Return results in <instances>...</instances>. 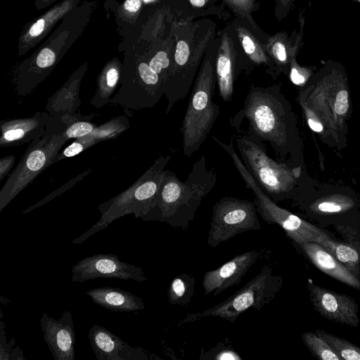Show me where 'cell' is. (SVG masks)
<instances>
[{
	"label": "cell",
	"mask_w": 360,
	"mask_h": 360,
	"mask_svg": "<svg viewBox=\"0 0 360 360\" xmlns=\"http://www.w3.org/2000/svg\"><path fill=\"white\" fill-rule=\"evenodd\" d=\"M233 138L247 170L271 199L276 202L294 193L297 179L293 168L272 159L266 153L264 143L255 141L245 134Z\"/></svg>",
	"instance_id": "obj_6"
},
{
	"label": "cell",
	"mask_w": 360,
	"mask_h": 360,
	"mask_svg": "<svg viewBox=\"0 0 360 360\" xmlns=\"http://www.w3.org/2000/svg\"><path fill=\"white\" fill-rule=\"evenodd\" d=\"M94 114L84 115L75 120L64 131L63 134L69 140L83 137L92 132L98 126L91 122Z\"/></svg>",
	"instance_id": "obj_31"
},
{
	"label": "cell",
	"mask_w": 360,
	"mask_h": 360,
	"mask_svg": "<svg viewBox=\"0 0 360 360\" xmlns=\"http://www.w3.org/2000/svg\"><path fill=\"white\" fill-rule=\"evenodd\" d=\"M165 93V82L148 63L141 62L135 71L124 73L121 87L109 104L131 110L151 108L158 103Z\"/></svg>",
	"instance_id": "obj_10"
},
{
	"label": "cell",
	"mask_w": 360,
	"mask_h": 360,
	"mask_svg": "<svg viewBox=\"0 0 360 360\" xmlns=\"http://www.w3.org/2000/svg\"><path fill=\"white\" fill-rule=\"evenodd\" d=\"M226 342H219L214 347L204 352L201 349L200 359L238 360L242 357Z\"/></svg>",
	"instance_id": "obj_32"
},
{
	"label": "cell",
	"mask_w": 360,
	"mask_h": 360,
	"mask_svg": "<svg viewBox=\"0 0 360 360\" xmlns=\"http://www.w3.org/2000/svg\"><path fill=\"white\" fill-rule=\"evenodd\" d=\"M68 141L63 133L51 134L45 131L41 137L30 142L0 191V212L40 173L53 164L54 158Z\"/></svg>",
	"instance_id": "obj_8"
},
{
	"label": "cell",
	"mask_w": 360,
	"mask_h": 360,
	"mask_svg": "<svg viewBox=\"0 0 360 360\" xmlns=\"http://www.w3.org/2000/svg\"><path fill=\"white\" fill-rule=\"evenodd\" d=\"M145 1H150V0H144Z\"/></svg>",
	"instance_id": "obj_43"
},
{
	"label": "cell",
	"mask_w": 360,
	"mask_h": 360,
	"mask_svg": "<svg viewBox=\"0 0 360 360\" xmlns=\"http://www.w3.org/2000/svg\"><path fill=\"white\" fill-rule=\"evenodd\" d=\"M318 244L323 246L334 257L347 266L351 272L354 270L358 272L359 257L354 248L336 242L328 236Z\"/></svg>",
	"instance_id": "obj_27"
},
{
	"label": "cell",
	"mask_w": 360,
	"mask_h": 360,
	"mask_svg": "<svg viewBox=\"0 0 360 360\" xmlns=\"http://www.w3.org/2000/svg\"><path fill=\"white\" fill-rule=\"evenodd\" d=\"M236 15L241 18H250V14L259 7L258 0H223Z\"/></svg>",
	"instance_id": "obj_35"
},
{
	"label": "cell",
	"mask_w": 360,
	"mask_h": 360,
	"mask_svg": "<svg viewBox=\"0 0 360 360\" xmlns=\"http://www.w3.org/2000/svg\"><path fill=\"white\" fill-rule=\"evenodd\" d=\"M354 200L345 195L335 194L324 196L311 204L309 209L318 214L342 213L352 209Z\"/></svg>",
	"instance_id": "obj_26"
},
{
	"label": "cell",
	"mask_w": 360,
	"mask_h": 360,
	"mask_svg": "<svg viewBox=\"0 0 360 360\" xmlns=\"http://www.w3.org/2000/svg\"><path fill=\"white\" fill-rule=\"evenodd\" d=\"M290 79L295 85L302 86L307 79V74L300 67L292 65L290 68Z\"/></svg>",
	"instance_id": "obj_38"
},
{
	"label": "cell",
	"mask_w": 360,
	"mask_h": 360,
	"mask_svg": "<svg viewBox=\"0 0 360 360\" xmlns=\"http://www.w3.org/2000/svg\"><path fill=\"white\" fill-rule=\"evenodd\" d=\"M265 46L278 74L280 71L283 70V67L287 63L288 55L285 46L276 37L269 39Z\"/></svg>",
	"instance_id": "obj_30"
},
{
	"label": "cell",
	"mask_w": 360,
	"mask_h": 360,
	"mask_svg": "<svg viewBox=\"0 0 360 360\" xmlns=\"http://www.w3.org/2000/svg\"><path fill=\"white\" fill-rule=\"evenodd\" d=\"M15 343L14 338L7 344L5 339L4 324L3 321H1V359H11V347Z\"/></svg>",
	"instance_id": "obj_37"
},
{
	"label": "cell",
	"mask_w": 360,
	"mask_h": 360,
	"mask_svg": "<svg viewBox=\"0 0 360 360\" xmlns=\"http://www.w3.org/2000/svg\"><path fill=\"white\" fill-rule=\"evenodd\" d=\"M141 6V0H126L124 4V8L132 13L138 11Z\"/></svg>",
	"instance_id": "obj_40"
},
{
	"label": "cell",
	"mask_w": 360,
	"mask_h": 360,
	"mask_svg": "<svg viewBox=\"0 0 360 360\" xmlns=\"http://www.w3.org/2000/svg\"><path fill=\"white\" fill-rule=\"evenodd\" d=\"M300 104L310 129L317 133L322 132L323 130V123L319 116L302 98H300Z\"/></svg>",
	"instance_id": "obj_36"
},
{
	"label": "cell",
	"mask_w": 360,
	"mask_h": 360,
	"mask_svg": "<svg viewBox=\"0 0 360 360\" xmlns=\"http://www.w3.org/2000/svg\"><path fill=\"white\" fill-rule=\"evenodd\" d=\"M306 103L316 112L323 124L338 129L349 110V92L343 84H322L311 94L309 104Z\"/></svg>",
	"instance_id": "obj_13"
},
{
	"label": "cell",
	"mask_w": 360,
	"mask_h": 360,
	"mask_svg": "<svg viewBox=\"0 0 360 360\" xmlns=\"http://www.w3.org/2000/svg\"><path fill=\"white\" fill-rule=\"evenodd\" d=\"M172 156L160 155L153 165L130 187L101 204V218L89 230L72 240L82 244L92 235L102 231L117 219L133 214L141 219L155 207L165 168Z\"/></svg>",
	"instance_id": "obj_3"
},
{
	"label": "cell",
	"mask_w": 360,
	"mask_h": 360,
	"mask_svg": "<svg viewBox=\"0 0 360 360\" xmlns=\"http://www.w3.org/2000/svg\"><path fill=\"white\" fill-rule=\"evenodd\" d=\"M88 338L98 360H147L146 350L133 347L105 328L94 325Z\"/></svg>",
	"instance_id": "obj_16"
},
{
	"label": "cell",
	"mask_w": 360,
	"mask_h": 360,
	"mask_svg": "<svg viewBox=\"0 0 360 360\" xmlns=\"http://www.w3.org/2000/svg\"><path fill=\"white\" fill-rule=\"evenodd\" d=\"M86 295L95 304L112 311L129 312L145 309L142 298L120 288H96L88 290Z\"/></svg>",
	"instance_id": "obj_21"
},
{
	"label": "cell",
	"mask_w": 360,
	"mask_h": 360,
	"mask_svg": "<svg viewBox=\"0 0 360 360\" xmlns=\"http://www.w3.org/2000/svg\"><path fill=\"white\" fill-rule=\"evenodd\" d=\"M15 162V158L13 155L5 156L0 160V181L11 172Z\"/></svg>",
	"instance_id": "obj_39"
},
{
	"label": "cell",
	"mask_w": 360,
	"mask_h": 360,
	"mask_svg": "<svg viewBox=\"0 0 360 360\" xmlns=\"http://www.w3.org/2000/svg\"><path fill=\"white\" fill-rule=\"evenodd\" d=\"M149 66L166 82L171 69V61L164 51H158L148 62Z\"/></svg>",
	"instance_id": "obj_33"
},
{
	"label": "cell",
	"mask_w": 360,
	"mask_h": 360,
	"mask_svg": "<svg viewBox=\"0 0 360 360\" xmlns=\"http://www.w3.org/2000/svg\"><path fill=\"white\" fill-rule=\"evenodd\" d=\"M129 128V121L127 116L120 115L113 117L103 124L98 126L90 134L77 139L53 159V164L65 158L74 157L84 150L101 141L117 139L122 133Z\"/></svg>",
	"instance_id": "obj_19"
},
{
	"label": "cell",
	"mask_w": 360,
	"mask_h": 360,
	"mask_svg": "<svg viewBox=\"0 0 360 360\" xmlns=\"http://www.w3.org/2000/svg\"><path fill=\"white\" fill-rule=\"evenodd\" d=\"M255 201L224 197L212 207L207 243L216 248L221 243L249 231L262 229Z\"/></svg>",
	"instance_id": "obj_9"
},
{
	"label": "cell",
	"mask_w": 360,
	"mask_h": 360,
	"mask_svg": "<svg viewBox=\"0 0 360 360\" xmlns=\"http://www.w3.org/2000/svg\"><path fill=\"white\" fill-rule=\"evenodd\" d=\"M307 288L313 307L322 316L340 324L353 327L359 326V308L352 297L311 282H308Z\"/></svg>",
	"instance_id": "obj_12"
},
{
	"label": "cell",
	"mask_w": 360,
	"mask_h": 360,
	"mask_svg": "<svg viewBox=\"0 0 360 360\" xmlns=\"http://www.w3.org/2000/svg\"><path fill=\"white\" fill-rule=\"evenodd\" d=\"M120 78L119 66L117 65L108 66L98 78L97 88L90 101V104L97 108L108 105L119 84Z\"/></svg>",
	"instance_id": "obj_24"
},
{
	"label": "cell",
	"mask_w": 360,
	"mask_h": 360,
	"mask_svg": "<svg viewBox=\"0 0 360 360\" xmlns=\"http://www.w3.org/2000/svg\"><path fill=\"white\" fill-rule=\"evenodd\" d=\"M217 181V171L214 167L207 168L204 154L193 164L185 181L174 172L165 169L155 205L142 220L165 222L186 230Z\"/></svg>",
	"instance_id": "obj_2"
},
{
	"label": "cell",
	"mask_w": 360,
	"mask_h": 360,
	"mask_svg": "<svg viewBox=\"0 0 360 360\" xmlns=\"http://www.w3.org/2000/svg\"><path fill=\"white\" fill-rule=\"evenodd\" d=\"M302 339L314 356L322 360H342L329 344L315 332L302 333Z\"/></svg>",
	"instance_id": "obj_29"
},
{
	"label": "cell",
	"mask_w": 360,
	"mask_h": 360,
	"mask_svg": "<svg viewBox=\"0 0 360 360\" xmlns=\"http://www.w3.org/2000/svg\"><path fill=\"white\" fill-rule=\"evenodd\" d=\"M235 30L248 60L255 65L264 66L268 73L274 77L277 74L276 70L266 46L262 45L255 34L240 20L236 23Z\"/></svg>",
	"instance_id": "obj_23"
},
{
	"label": "cell",
	"mask_w": 360,
	"mask_h": 360,
	"mask_svg": "<svg viewBox=\"0 0 360 360\" xmlns=\"http://www.w3.org/2000/svg\"><path fill=\"white\" fill-rule=\"evenodd\" d=\"M82 75L72 76L54 94L49 98L46 110L51 116L75 115L81 105L79 89Z\"/></svg>",
	"instance_id": "obj_22"
},
{
	"label": "cell",
	"mask_w": 360,
	"mask_h": 360,
	"mask_svg": "<svg viewBox=\"0 0 360 360\" xmlns=\"http://www.w3.org/2000/svg\"><path fill=\"white\" fill-rule=\"evenodd\" d=\"M91 172V169H87L82 173H80L79 175H77L74 179H72L68 182H67L65 184H64L60 188H58L57 190L54 191L49 195H48L46 197L39 201L38 202L35 203L34 205L29 207L25 210L22 211V214H26L30 212V211L33 210L35 208H37L38 207H40L43 205L44 204L48 202L49 200L53 199L54 198L58 196L61 193H64L67 190L70 189L71 187H72L74 185H75L77 183H78L79 181H81L82 179H84L86 176H87L90 172Z\"/></svg>",
	"instance_id": "obj_34"
},
{
	"label": "cell",
	"mask_w": 360,
	"mask_h": 360,
	"mask_svg": "<svg viewBox=\"0 0 360 360\" xmlns=\"http://www.w3.org/2000/svg\"><path fill=\"white\" fill-rule=\"evenodd\" d=\"M290 1L291 0H276V1H277L276 11L278 9V11H279L281 8L287 6Z\"/></svg>",
	"instance_id": "obj_42"
},
{
	"label": "cell",
	"mask_w": 360,
	"mask_h": 360,
	"mask_svg": "<svg viewBox=\"0 0 360 360\" xmlns=\"http://www.w3.org/2000/svg\"><path fill=\"white\" fill-rule=\"evenodd\" d=\"M237 70L234 43L230 34L224 32L216 56L215 74L219 96L225 102L230 101L233 98Z\"/></svg>",
	"instance_id": "obj_18"
},
{
	"label": "cell",
	"mask_w": 360,
	"mask_h": 360,
	"mask_svg": "<svg viewBox=\"0 0 360 360\" xmlns=\"http://www.w3.org/2000/svg\"><path fill=\"white\" fill-rule=\"evenodd\" d=\"M212 56L207 55L193 87L180 131L183 154L188 158L196 153L207 138L220 114L219 106L213 101L217 84Z\"/></svg>",
	"instance_id": "obj_4"
},
{
	"label": "cell",
	"mask_w": 360,
	"mask_h": 360,
	"mask_svg": "<svg viewBox=\"0 0 360 360\" xmlns=\"http://www.w3.org/2000/svg\"><path fill=\"white\" fill-rule=\"evenodd\" d=\"M297 244L320 271L353 288L360 290V281L356 276L323 246L314 242Z\"/></svg>",
	"instance_id": "obj_20"
},
{
	"label": "cell",
	"mask_w": 360,
	"mask_h": 360,
	"mask_svg": "<svg viewBox=\"0 0 360 360\" xmlns=\"http://www.w3.org/2000/svg\"><path fill=\"white\" fill-rule=\"evenodd\" d=\"M314 332L329 344L342 360H360L359 347L344 338L322 330L316 329Z\"/></svg>",
	"instance_id": "obj_28"
},
{
	"label": "cell",
	"mask_w": 360,
	"mask_h": 360,
	"mask_svg": "<svg viewBox=\"0 0 360 360\" xmlns=\"http://www.w3.org/2000/svg\"><path fill=\"white\" fill-rule=\"evenodd\" d=\"M71 272L72 281L79 283L98 278L147 281L142 268L122 262L112 253H98L83 258L72 267Z\"/></svg>",
	"instance_id": "obj_11"
},
{
	"label": "cell",
	"mask_w": 360,
	"mask_h": 360,
	"mask_svg": "<svg viewBox=\"0 0 360 360\" xmlns=\"http://www.w3.org/2000/svg\"><path fill=\"white\" fill-rule=\"evenodd\" d=\"M260 255L261 252L257 250H250L236 255L214 270L206 271L202 279L204 294L216 296L238 285Z\"/></svg>",
	"instance_id": "obj_15"
},
{
	"label": "cell",
	"mask_w": 360,
	"mask_h": 360,
	"mask_svg": "<svg viewBox=\"0 0 360 360\" xmlns=\"http://www.w3.org/2000/svg\"><path fill=\"white\" fill-rule=\"evenodd\" d=\"M212 139L231 157L245 184L253 192L257 212L266 223L278 225L296 243H319L328 236L314 225L278 206L264 192L237 155L233 146V137H231L229 143L222 142L214 136H212Z\"/></svg>",
	"instance_id": "obj_5"
},
{
	"label": "cell",
	"mask_w": 360,
	"mask_h": 360,
	"mask_svg": "<svg viewBox=\"0 0 360 360\" xmlns=\"http://www.w3.org/2000/svg\"><path fill=\"white\" fill-rule=\"evenodd\" d=\"M207 0H189L190 3L195 7H202Z\"/></svg>",
	"instance_id": "obj_41"
},
{
	"label": "cell",
	"mask_w": 360,
	"mask_h": 360,
	"mask_svg": "<svg viewBox=\"0 0 360 360\" xmlns=\"http://www.w3.org/2000/svg\"><path fill=\"white\" fill-rule=\"evenodd\" d=\"M49 115L46 110L37 111L29 117L2 121L0 146L5 148L21 146L41 137L45 133V125Z\"/></svg>",
	"instance_id": "obj_17"
},
{
	"label": "cell",
	"mask_w": 360,
	"mask_h": 360,
	"mask_svg": "<svg viewBox=\"0 0 360 360\" xmlns=\"http://www.w3.org/2000/svg\"><path fill=\"white\" fill-rule=\"evenodd\" d=\"M244 120L248 129L243 134L259 143H269L276 154L285 156L296 150L295 117L279 85L252 84L243 108L230 118V124L238 130Z\"/></svg>",
	"instance_id": "obj_1"
},
{
	"label": "cell",
	"mask_w": 360,
	"mask_h": 360,
	"mask_svg": "<svg viewBox=\"0 0 360 360\" xmlns=\"http://www.w3.org/2000/svg\"><path fill=\"white\" fill-rule=\"evenodd\" d=\"M360 1V0H359Z\"/></svg>",
	"instance_id": "obj_44"
},
{
	"label": "cell",
	"mask_w": 360,
	"mask_h": 360,
	"mask_svg": "<svg viewBox=\"0 0 360 360\" xmlns=\"http://www.w3.org/2000/svg\"><path fill=\"white\" fill-rule=\"evenodd\" d=\"M39 323L54 360H75V331L70 311L65 310L59 319L44 312Z\"/></svg>",
	"instance_id": "obj_14"
},
{
	"label": "cell",
	"mask_w": 360,
	"mask_h": 360,
	"mask_svg": "<svg viewBox=\"0 0 360 360\" xmlns=\"http://www.w3.org/2000/svg\"><path fill=\"white\" fill-rule=\"evenodd\" d=\"M283 278L264 266L243 287L220 303L200 311L188 314L179 325L200 321L206 317H219L233 323L246 310L262 309L282 288Z\"/></svg>",
	"instance_id": "obj_7"
},
{
	"label": "cell",
	"mask_w": 360,
	"mask_h": 360,
	"mask_svg": "<svg viewBox=\"0 0 360 360\" xmlns=\"http://www.w3.org/2000/svg\"><path fill=\"white\" fill-rule=\"evenodd\" d=\"M195 283L193 275L182 274L174 276L167 290L169 303L185 307L188 305L195 292Z\"/></svg>",
	"instance_id": "obj_25"
}]
</instances>
